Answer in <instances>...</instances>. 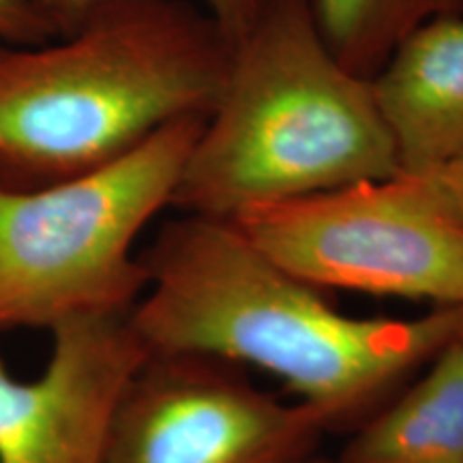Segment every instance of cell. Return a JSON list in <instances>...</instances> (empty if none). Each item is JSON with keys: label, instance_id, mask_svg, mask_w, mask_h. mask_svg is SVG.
Segmentation results:
<instances>
[{"label": "cell", "instance_id": "obj_1", "mask_svg": "<svg viewBox=\"0 0 463 463\" xmlns=\"http://www.w3.org/2000/svg\"><path fill=\"white\" fill-rule=\"evenodd\" d=\"M140 258L146 288L127 317L150 356L258 367L331 425L372 408L461 333V307L419 317L345 314L230 219L183 213Z\"/></svg>", "mask_w": 463, "mask_h": 463}, {"label": "cell", "instance_id": "obj_2", "mask_svg": "<svg viewBox=\"0 0 463 463\" xmlns=\"http://www.w3.org/2000/svg\"><path fill=\"white\" fill-rule=\"evenodd\" d=\"M232 42L187 0H112L43 43L0 50V183L39 187L206 118Z\"/></svg>", "mask_w": 463, "mask_h": 463}, {"label": "cell", "instance_id": "obj_3", "mask_svg": "<svg viewBox=\"0 0 463 463\" xmlns=\"http://www.w3.org/2000/svg\"><path fill=\"white\" fill-rule=\"evenodd\" d=\"M395 174L372 80L333 54L314 0H270L232 43L222 95L189 150L172 206L234 219Z\"/></svg>", "mask_w": 463, "mask_h": 463}, {"label": "cell", "instance_id": "obj_4", "mask_svg": "<svg viewBox=\"0 0 463 463\" xmlns=\"http://www.w3.org/2000/svg\"><path fill=\"white\" fill-rule=\"evenodd\" d=\"M206 118H184L95 170L39 184L0 183V333L127 316L146 288L136 242L172 206Z\"/></svg>", "mask_w": 463, "mask_h": 463}, {"label": "cell", "instance_id": "obj_5", "mask_svg": "<svg viewBox=\"0 0 463 463\" xmlns=\"http://www.w3.org/2000/svg\"><path fill=\"white\" fill-rule=\"evenodd\" d=\"M230 222L320 289L463 305V230L408 172L258 206Z\"/></svg>", "mask_w": 463, "mask_h": 463}, {"label": "cell", "instance_id": "obj_6", "mask_svg": "<svg viewBox=\"0 0 463 463\" xmlns=\"http://www.w3.org/2000/svg\"><path fill=\"white\" fill-rule=\"evenodd\" d=\"M326 416L198 356H150L116 408L108 463H300Z\"/></svg>", "mask_w": 463, "mask_h": 463}, {"label": "cell", "instance_id": "obj_7", "mask_svg": "<svg viewBox=\"0 0 463 463\" xmlns=\"http://www.w3.org/2000/svg\"><path fill=\"white\" fill-rule=\"evenodd\" d=\"M127 316L56 326L33 380L0 356V463H108L116 408L150 358Z\"/></svg>", "mask_w": 463, "mask_h": 463}, {"label": "cell", "instance_id": "obj_8", "mask_svg": "<svg viewBox=\"0 0 463 463\" xmlns=\"http://www.w3.org/2000/svg\"><path fill=\"white\" fill-rule=\"evenodd\" d=\"M399 172L463 153V15L427 22L372 78Z\"/></svg>", "mask_w": 463, "mask_h": 463}, {"label": "cell", "instance_id": "obj_9", "mask_svg": "<svg viewBox=\"0 0 463 463\" xmlns=\"http://www.w3.org/2000/svg\"><path fill=\"white\" fill-rule=\"evenodd\" d=\"M337 463H463V341L358 430Z\"/></svg>", "mask_w": 463, "mask_h": 463}, {"label": "cell", "instance_id": "obj_10", "mask_svg": "<svg viewBox=\"0 0 463 463\" xmlns=\"http://www.w3.org/2000/svg\"><path fill=\"white\" fill-rule=\"evenodd\" d=\"M317 24L344 67L372 80L427 22L463 15V0H314Z\"/></svg>", "mask_w": 463, "mask_h": 463}, {"label": "cell", "instance_id": "obj_11", "mask_svg": "<svg viewBox=\"0 0 463 463\" xmlns=\"http://www.w3.org/2000/svg\"><path fill=\"white\" fill-rule=\"evenodd\" d=\"M37 3L48 15L56 34H65L78 26L92 9L112 3V0H37ZM200 3L202 9L217 22L219 28L234 43L256 24L270 0H200Z\"/></svg>", "mask_w": 463, "mask_h": 463}, {"label": "cell", "instance_id": "obj_12", "mask_svg": "<svg viewBox=\"0 0 463 463\" xmlns=\"http://www.w3.org/2000/svg\"><path fill=\"white\" fill-rule=\"evenodd\" d=\"M58 37L37 0H0V50Z\"/></svg>", "mask_w": 463, "mask_h": 463}, {"label": "cell", "instance_id": "obj_13", "mask_svg": "<svg viewBox=\"0 0 463 463\" xmlns=\"http://www.w3.org/2000/svg\"><path fill=\"white\" fill-rule=\"evenodd\" d=\"M412 174L439 211L463 230V153Z\"/></svg>", "mask_w": 463, "mask_h": 463}, {"label": "cell", "instance_id": "obj_14", "mask_svg": "<svg viewBox=\"0 0 463 463\" xmlns=\"http://www.w3.org/2000/svg\"><path fill=\"white\" fill-rule=\"evenodd\" d=\"M300 463H326V461H317V459H311V457H309V459H305V461H300Z\"/></svg>", "mask_w": 463, "mask_h": 463}, {"label": "cell", "instance_id": "obj_15", "mask_svg": "<svg viewBox=\"0 0 463 463\" xmlns=\"http://www.w3.org/2000/svg\"><path fill=\"white\" fill-rule=\"evenodd\" d=\"M461 307V314H463V305H459ZM459 337H461V341H463V322H461V333H459Z\"/></svg>", "mask_w": 463, "mask_h": 463}]
</instances>
